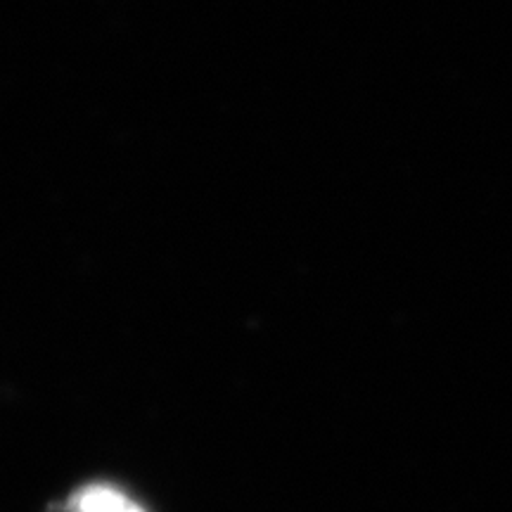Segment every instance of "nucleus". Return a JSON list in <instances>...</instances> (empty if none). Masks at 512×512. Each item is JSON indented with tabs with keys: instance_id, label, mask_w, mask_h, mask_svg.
I'll use <instances>...</instances> for the list:
<instances>
[{
	"instance_id": "f257e3e1",
	"label": "nucleus",
	"mask_w": 512,
	"mask_h": 512,
	"mask_svg": "<svg viewBox=\"0 0 512 512\" xmlns=\"http://www.w3.org/2000/svg\"><path fill=\"white\" fill-rule=\"evenodd\" d=\"M67 512H147L138 501L112 484H86L69 496Z\"/></svg>"
}]
</instances>
